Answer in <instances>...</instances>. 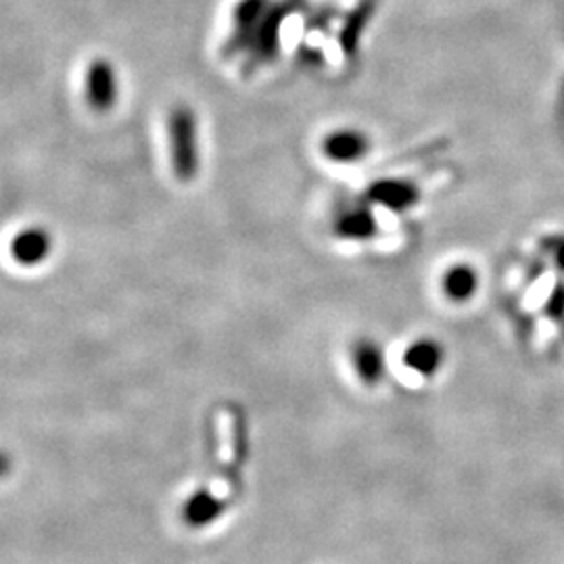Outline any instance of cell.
<instances>
[{"label":"cell","mask_w":564,"mask_h":564,"mask_svg":"<svg viewBox=\"0 0 564 564\" xmlns=\"http://www.w3.org/2000/svg\"><path fill=\"white\" fill-rule=\"evenodd\" d=\"M170 132V160L178 181L191 182L202 167L199 121L191 107L178 105L167 121Z\"/></svg>","instance_id":"obj_1"},{"label":"cell","mask_w":564,"mask_h":564,"mask_svg":"<svg viewBox=\"0 0 564 564\" xmlns=\"http://www.w3.org/2000/svg\"><path fill=\"white\" fill-rule=\"evenodd\" d=\"M84 97L93 111L107 113L120 97V80L116 67L107 59L90 61L84 78Z\"/></svg>","instance_id":"obj_2"},{"label":"cell","mask_w":564,"mask_h":564,"mask_svg":"<svg viewBox=\"0 0 564 564\" xmlns=\"http://www.w3.org/2000/svg\"><path fill=\"white\" fill-rule=\"evenodd\" d=\"M268 0H241L232 13V32L224 46L226 57H235L251 46L253 36L268 11Z\"/></svg>","instance_id":"obj_3"},{"label":"cell","mask_w":564,"mask_h":564,"mask_svg":"<svg viewBox=\"0 0 564 564\" xmlns=\"http://www.w3.org/2000/svg\"><path fill=\"white\" fill-rule=\"evenodd\" d=\"M368 202L372 205H381L389 212L403 214L416 207L421 202V188L416 182L403 181V178H383L377 181L366 193Z\"/></svg>","instance_id":"obj_4"},{"label":"cell","mask_w":564,"mask_h":564,"mask_svg":"<svg viewBox=\"0 0 564 564\" xmlns=\"http://www.w3.org/2000/svg\"><path fill=\"white\" fill-rule=\"evenodd\" d=\"M11 258L25 268H36L48 260L53 251V237L42 226H28L11 241Z\"/></svg>","instance_id":"obj_5"},{"label":"cell","mask_w":564,"mask_h":564,"mask_svg":"<svg viewBox=\"0 0 564 564\" xmlns=\"http://www.w3.org/2000/svg\"><path fill=\"white\" fill-rule=\"evenodd\" d=\"M370 151L368 137L354 130V128H341L333 130L324 137L323 155L326 160L335 163H356L364 160Z\"/></svg>","instance_id":"obj_6"},{"label":"cell","mask_w":564,"mask_h":564,"mask_svg":"<svg viewBox=\"0 0 564 564\" xmlns=\"http://www.w3.org/2000/svg\"><path fill=\"white\" fill-rule=\"evenodd\" d=\"M351 362L358 379L366 387H377L387 375V360H384L383 347L375 339H358L351 347Z\"/></svg>","instance_id":"obj_7"},{"label":"cell","mask_w":564,"mask_h":564,"mask_svg":"<svg viewBox=\"0 0 564 564\" xmlns=\"http://www.w3.org/2000/svg\"><path fill=\"white\" fill-rule=\"evenodd\" d=\"M335 235L343 241H370L379 232V223L370 207L354 205L343 209L333 224Z\"/></svg>","instance_id":"obj_8"},{"label":"cell","mask_w":564,"mask_h":564,"mask_svg":"<svg viewBox=\"0 0 564 564\" xmlns=\"http://www.w3.org/2000/svg\"><path fill=\"white\" fill-rule=\"evenodd\" d=\"M224 512H226V502L209 489L193 491L182 505L181 510L182 521L193 529H203L216 523Z\"/></svg>","instance_id":"obj_9"},{"label":"cell","mask_w":564,"mask_h":564,"mask_svg":"<svg viewBox=\"0 0 564 564\" xmlns=\"http://www.w3.org/2000/svg\"><path fill=\"white\" fill-rule=\"evenodd\" d=\"M286 20V11L282 7H270L263 15L262 23L253 36L251 55L256 61H270L279 53L281 28Z\"/></svg>","instance_id":"obj_10"},{"label":"cell","mask_w":564,"mask_h":564,"mask_svg":"<svg viewBox=\"0 0 564 564\" xmlns=\"http://www.w3.org/2000/svg\"><path fill=\"white\" fill-rule=\"evenodd\" d=\"M444 360V347L435 339H419V341L412 343L403 354L405 366L423 377L437 375Z\"/></svg>","instance_id":"obj_11"},{"label":"cell","mask_w":564,"mask_h":564,"mask_svg":"<svg viewBox=\"0 0 564 564\" xmlns=\"http://www.w3.org/2000/svg\"><path fill=\"white\" fill-rule=\"evenodd\" d=\"M442 289L452 302H468L479 289V274L468 263H456L445 272Z\"/></svg>","instance_id":"obj_12"},{"label":"cell","mask_w":564,"mask_h":564,"mask_svg":"<svg viewBox=\"0 0 564 564\" xmlns=\"http://www.w3.org/2000/svg\"><path fill=\"white\" fill-rule=\"evenodd\" d=\"M368 18H370V9L368 7H360L354 13V18H349V21H347V25H345L341 34L343 51L345 53H354V48L358 44V36H360V32H362Z\"/></svg>","instance_id":"obj_13"},{"label":"cell","mask_w":564,"mask_h":564,"mask_svg":"<svg viewBox=\"0 0 564 564\" xmlns=\"http://www.w3.org/2000/svg\"><path fill=\"white\" fill-rule=\"evenodd\" d=\"M11 468H13V463H11L9 454H4V452L0 449V479H4V477L11 473Z\"/></svg>","instance_id":"obj_14"},{"label":"cell","mask_w":564,"mask_h":564,"mask_svg":"<svg viewBox=\"0 0 564 564\" xmlns=\"http://www.w3.org/2000/svg\"><path fill=\"white\" fill-rule=\"evenodd\" d=\"M554 258H556V262H558V265L564 270V241H558V245H556Z\"/></svg>","instance_id":"obj_15"}]
</instances>
